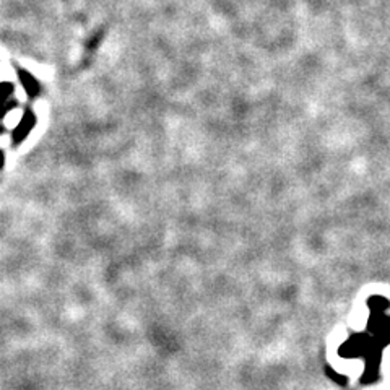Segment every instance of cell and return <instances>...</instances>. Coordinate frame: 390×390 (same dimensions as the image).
<instances>
[{"label": "cell", "mask_w": 390, "mask_h": 390, "mask_svg": "<svg viewBox=\"0 0 390 390\" xmlns=\"http://www.w3.org/2000/svg\"><path fill=\"white\" fill-rule=\"evenodd\" d=\"M23 85H25V88H26V92L30 93V94H36V92H37V83L35 82V80H33L30 75H25V77H23Z\"/></svg>", "instance_id": "obj_2"}, {"label": "cell", "mask_w": 390, "mask_h": 390, "mask_svg": "<svg viewBox=\"0 0 390 390\" xmlns=\"http://www.w3.org/2000/svg\"><path fill=\"white\" fill-rule=\"evenodd\" d=\"M33 122H35V119H33L31 114H28L20 121V124L17 126V130H15V139L20 142L22 139H25L28 132H30V128L33 127Z\"/></svg>", "instance_id": "obj_1"}]
</instances>
